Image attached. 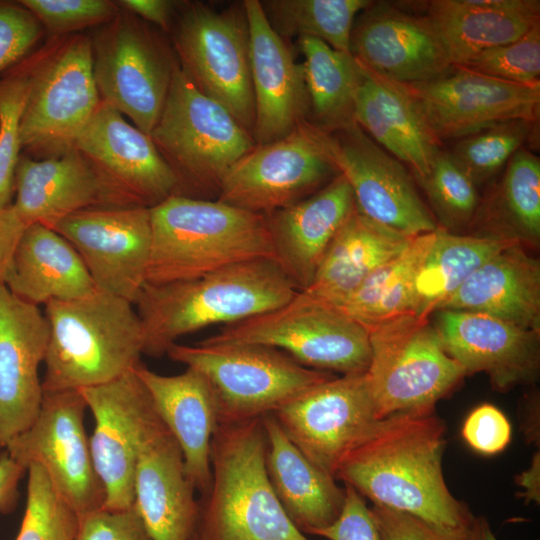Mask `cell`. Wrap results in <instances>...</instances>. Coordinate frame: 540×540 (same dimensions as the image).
Segmentation results:
<instances>
[{"instance_id":"56","label":"cell","mask_w":540,"mask_h":540,"mask_svg":"<svg viewBox=\"0 0 540 540\" xmlns=\"http://www.w3.org/2000/svg\"><path fill=\"white\" fill-rule=\"evenodd\" d=\"M192 540H197L196 536L194 535V537L192 538Z\"/></svg>"},{"instance_id":"47","label":"cell","mask_w":540,"mask_h":540,"mask_svg":"<svg viewBox=\"0 0 540 540\" xmlns=\"http://www.w3.org/2000/svg\"><path fill=\"white\" fill-rule=\"evenodd\" d=\"M370 511L382 540H478L477 517L467 527L450 529L382 505Z\"/></svg>"},{"instance_id":"35","label":"cell","mask_w":540,"mask_h":540,"mask_svg":"<svg viewBox=\"0 0 540 540\" xmlns=\"http://www.w3.org/2000/svg\"><path fill=\"white\" fill-rule=\"evenodd\" d=\"M516 242L493 235H456L437 228L415 275L412 313L429 317L480 266Z\"/></svg>"},{"instance_id":"29","label":"cell","mask_w":540,"mask_h":540,"mask_svg":"<svg viewBox=\"0 0 540 540\" xmlns=\"http://www.w3.org/2000/svg\"><path fill=\"white\" fill-rule=\"evenodd\" d=\"M361 70L354 100V121L379 146L408 165L415 180L424 178L441 150L440 142L401 84L363 66Z\"/></svg>"},{"instance_id":"22","label":"cell","mask_w":540,"mask_h":540,"mask_svg":"<svg viewBox=\"0 0 540 540\" xmlns=\"http://www.w3.org/2000/svg\"><path fill=\"white\" fill-rule=\"evenodd\" d=\"M49 337V322L39 307L0 282V448L29 428L40 411L39 367Z\"/></svg>"},{"instance_id":"17","label":"cell","mask_w":540,"mask_h":540,"mask_svg":"<svg viewBox=\"0 0 540 540\" xmlns=\"http://www.w3.org/2000/svg\"><path fill=\"white\" fill-rule=\"evenodd\" d=\"M79 391L95 422L89 444L94 468L105 491L104 507L131 508L140 450L164 423L134 369L112 381Z\"/></svg>"},{"instance_id":"37","label":"cell","mask_w":540,"mask_h":540,"mask_svg":"<svg viewBox=\"0 0 540 540\" xmlns=\"http://www.w3.org/2000/svg\"><path fill=\"white\" fill-rule=\"evenodd\" d=\"M305 84L317 126L332 130L352 121L360 64L350 52L338 51L313 37H299Z\"/></svg>"},{"instance_id":"4","label":"cell","mask_w":540,"mask_h":540,"mask_svg":"<svg viewBox=\"0 0 540 540\" xmlns=\"http://www.w3.org/2000/svg\"><path fill=\"white\" fill-rule=\"evenodd\" d=\"M266 450L261 418L218 424L211 440L210 489L198 501L197 540H309L272 489Z\"/></svg>"},{"instance_id":"31","label":"cell","mask_w":540,"mask_h":540,"mask_svg":"<svg viewBox=\"0 0 540 540\" xmlns=\"http://www.w3.org/2000/svg\"><path fill=\"white\" fill-rule=\"evenodd\" d=\"M261 419L267 439L266 470L272 489L292 524L303 534L314 535L338 518L345 489L298 450L272 413Z\"/></svg>"},{"instance_id":"55","label":"cell","mask_w":540,"mask_h":540,"mask_svg":"<svg viewBox=\"0 0 540 540\" xmlns=\"http://www.w3.org/2000/svg\"><path fill=\"white\" fill-rule=\"evenodd\" d=\"M477 532L478 540H497L485 518L477 517Z\"/></svg>"},{"instance_id":"20","label":"cell","mask_w":540,"mask_h":540,"mask_svg":"<svg viewBox=\"0 0 540 540\" xmlns=\"http://www.w3.org/2000/svg\"><path fill=\"white\" fill-rule=\"evenodd\" d=\"M52 229L77 251L96 289L134 305L146 283L150 209L90 207L66 216Z\"/></svg>"},{"instance_id":"5","label":"cell","mask_w":540,"mask_h":540,"mask_svg":"<svg viewBox=\"0 0 540 540\" xmlns=\"http://www.w3.org/2000/svg\"><path fill=\"white\" fill-rule=\"evenodd\" d=\"M50 337L44 360V392L81 390L134 369L144 354V331L133 304L96 289L45 305Z\"/></svg>"},{"instance_id":"48","label":"cell","mask_w":540,"mask_h":540,"mask_svg":"<svg viewBox=\"0 0 540 540\" xmlns=\"http://www.w3.org/2000/svg\"><path fill=\"white\" fill-rule=\"evenodd\" d=\"M76 540H152L134 505L128 509L101 508L80 517Z\"/></svg>"},{"instance_id":"25","label":"cell","mask_w":540,"mask_h":540,"mask_svg":"<svg viewBox=\"0 0 540 540\" xmlns=\"http://www.w3.org/2000/svg\"><path fill=\"white\" fill-rule=\"evenodd\" d=\"M180 446L165 425L142 445L134 480V507L152 540H192L199 503Z\"/></svg>"},{"instance_id":"49","label":"cell","mask_w":540,"mask_h":540,"mask_svg":"<svg viewBox=\"0 0 540 540\" xmlns=\"http://www.w3.org/2000/svg\"><path fill=\"white\" fill-rule=\"evenodd\" d=\"M511 425L505 414L492 404L473 409L464 421L462 436L478 453L494 455L509 444Z\"/></svg>"},{"instance_id":"53","label":"cell","mask_w":540,"mask_h":540,"mask_svg":"<svg viewBox=\"0 0 540 540\" xmlns=\"http://www.w3.org/2000/svg\"><path fill=\"white\" fill-rule=\"evenodd\" d=\"M26 469L16 463L6 451L0 455V512H12L19 498V483Z\"/></svg>"},{"instance_id":"44","label":"cell","mask_w":540,"mask_h":540,"mask_svg":"<svg viewBox=\"0 0 540 540\" xmlns=\"http://www.w3.org/2000/svg\"><path fill=\"white\" fill-rule=\"evenodd\" d=\"M456 66L503 81L540 85V23L522 38L484 50Z\"/></svg>"},{"instance_id":"21","label":"cell","mask_w":540,"mask_h":540,"mask_svg":"<svg viewBox=\"0 0 540 540\" xmlns=\"http://www.w3.org/2000/svg\"><path fill=\"white\" fill-rule=\"evenodd\" d=\"M350 53L370 72L399 84L431 80L452 66L428 17L388 2L372 1L357 16Z\"/></svg>"},{"instance_id":"30","label":"cell","mask_w":540,"mask_h":540,"mask_svg":"<svg viewBox=\"0 0 540 540\" xmlns=\"http://www.w3.org/2000/svg\"><path fill=\"white\" fill-rule=\"evenodd\" d=\"M98 206L105 207L101 184L76 147L43 160L21 153L12 207L25 226L39 223L52 229L66 216Z\"/></svg>"},{"instance_id":"23","label":"cell","mask_w":540,"mask_h":540,"mask_svg":"<svg viewBox=\"0 0 540 540\" xmlns=\"http://www.w3.org/2000/svg\"><path fill=\"white\" fill-rule=\"evenodd\" d=\"M443 347L467 374L484 372L495 390L534 382L540 365L539 331L469 311H435Z\"/></svg>"},{"instance_id":"6","label":"cell","mask_w":540,"mask_h":540,"mask_svg":"<svg viewBox=\"0 0 540 540\" xmlns=\"http://www.w3.org/2000/svg\"><path fill=\"white\" fill-rule=\"evenodd\" d=\"M88 34L47 39L32 53L20 123L22 153L36 160L69 152L100 103Z\"/></svg>"},{"instance_id":"8","label":"cell","mask_w":540,"mask_h":540,"mask_svg":"<svg viewBox=\"0 0 540 540\" xmlns=\"http://www.w3.org/2000/svg\"><path fill=\"white\" fill-rule=\"evenodd\" d=\"M150 137L186 196L218 193L230 168L255 146L252 135L223 105L201 93L179 63Z\"/></svg>"},{"instance_id":"1","label":"cell","mask_w":540,"mask_h":540,"mask_svg":"<svg viewBox=\"0 0 540 540\" xmlns=\"http://www.w3.org/2000/svg\"><path fill=\"white\" fill-rule=\"evenodd\" d=\"M445 429L434 411L383 418L345 456L335 479L373 504L443 528L467 527L475 516L452 495L443 476Z\"/></svg>"},{"instance_id":"34","label":"cell","mask_w":540,"mask_h":540,"mask_svg":"<svg viewBox=\"0 0 540 540\" xmlns=\"http://www.w3.org/2000/svg\"><path fill=\"white\" fill-rule=\"evenodd\" d=\"M414 237L372 221L355 207L333 238L311 284L302 292L335 306L403 251Z\"/></svg>"},{"instance_id":"40","label":"cell","mask_w":540,"mask_h":540,"mask_svg":"<svg viewBox=\"0 0 540 540\" xmlns=\"http://www.w3.org/2000/svg\"><path fill=\"white\" fill-rule=\"evenodd\" d=\"M536 122L513 120L458 139L448 153L477 184L494 176L530 138Z\"/></svg>"},{"instance_id":"3","label":"cell","mask_w":540,"mask_h":540,"mask_svg":"<svg viewBox=\"0 0 540 540\" xmlns=\"http://www.w3.org/2000/svg\"><path fill=\"white\" fill-rule=\"evenodd\" d=\"M150 219L148 284L189 280L254 259H276L266 215L177 194L150 208Z\"/></svg>"},{"instance_id":"10","label":"cell","mask_w":540,"mask_h":540,"mask_svg":"<svg viewBox=\"0 0 540 540\" xmlns=\"http://www.w3.org/2000/svg\"><path fill=\"white\" fill-rule=\"evenodd\" d=\"M200 342L264 345L305 367L343 375L366 372L371 359L364 326L302 291L284 305L225 325Z\"/></svg>"},{"instance_id":"50","label":"cell","mask_w":540,"mask_h":540,"mask_svg":"<svg viewBox=\"0 0 540 540\" xmlns=\"http://www.w3.org/2000/svg\"><path fill=\"white\" fill-rule=\"evenodd\" d=\"M345 501L338 518L314 535L329 540H382L364 497L345 484Z\"/></svg>"},{"instance_id":"16","label":"cell","mask_w":540,"mask_h":540,"mask_svg":"<svg viewBox=\"0 0 540 540\" xmlns=\"http://www.w3.org/2000/svg\"><path fill=\"white\" fill-rule=\"evenodd\" d=\"M272 415L298 450L333 478L345 456L379 421L366 372L316 384Z\"/></svg>"},{"instance_id":"11","label":"cell","mask_w":540,"mask_h":540,"mask_svg":"<svg viewBox=\"0 0 540 540\" xmlns=\"http://www.w3.org/2000/svg\"><path fill=\"white\" fill-rule=\"evenodd\" d=\"M88 35L100 99L150 135L178 64L175 52L147 22L121 7Z\"/></svg>"},{"instance_id":"12","label":"cell","mask_w":540,"mask_h":540,"mask_svg":"<svg viewBox=\"0 0 540 540\" xmlns=\"http://www.w3.org/2000/svg\"><path fill=\"white\" fill-rule=\"evenodd\" d=\"M179 9L171 31L180 68L252 135L255 102L245 12H216L201 3H180Z\"/></svg>"},{"instance_id":"2","label":"cell","mask_w":540,"mask_h":540,"mask_svg":"<svg viewBox=\"0 0 540 540\" xmlns=\"http://www.w3.org/2000/svg\"><path fill=\"white\" fill-rule=\"evenodd\" d=\"M297 292L271 258L237 263L184 281L145 283L134 303L144 331V354L161 357L182 336L271 311Z\"/></svg>"},{"instance_id":"14","label":"cell","mask_w":540,"mask_h":540,"mask_svg":"<svg viewBox=\"0 0 540 540\" xmlns=\"http://www.w3.org/2000/svg\"><path fill=\"white\" fill-rule=\"evenodd\" d=\"M86 409L79 390L44 392L34 422L4 448L26 470L31 464L41 466L80 517L105 504L85 430Z\"/></svg>"},{"instance_id":"19","label":"cell","mask_w":540,"mask_h":540,"mask_svg":"<svg viewBox=\"0 0 540 540\" xmlns=\"http://www.w3.org/2000/svg\"><path fill=\"white\" fill-rule=\"evenodd\" d=\"M329 156L348 181L355 207L365 217L417 236L438 228L408 170L355 122L326 130Z\"/></svg>"},{"instance_id":"27","label":"cell","mask_w":540,"mask_h":540,"mask_svg":"<svg viewBox=\"0 0 540 540\" xmlns=\"http://www.w3.org/2000/svg\"><path fill=\"white\" fill-rule=\"evenodd\" d=\"M134 371L144 384L162 422L181 448L188 478L201 496L211 485L210 449L218 426L216 403L205 377L187 367L161 375L142 362Z\"/></svg>"},{"instance_id":"38","label":"cell","mask_w":540,"mask_h":540,"mask_svg":"<svg viewBox=\"0 0 540 540\" xmlns=\"http://www.w3.org/2000/svg\"><path fill=\"white\" fill-rule=\"evenodd\" d=\"M499 237L536 245L540 239V159L519 149L507 163L505 174L489 208Z\"/></svg>"},{"instance_id":"24","label":"cell","mask_w":540,"mask_h":540,"mask_svg":"<svg viewBox=\"0 0 540 540\" xmlns=\"http://www.w3.org/2000/svg\"><path fill=\"white\" fill-rule=\"evenodd\" d=\"M250 44L255 102V145L277 141L306 120L310 101L302 65L296 64L282 37L272 28L261 2L243 4Z\"/></svg>"},{"instance_id":"36","label":"cell","mask_w":540,"mask_h":540,"mask_svg":"<svg viewBox=\"0 0 540 540\" xmlns=\"http://www.w3.org/2000/svg\"><path fill=\"white\" fill-rule=\"evenodd\" d=\"M434 235L435 230L415 236L403 251L377 268L333 307L367 330L386 320L412 313L415 275Z\"/></svg>"},{"instance_id":"54","label":"cell","mask_w":540,"mask_h":540,"mask_svg":"<svg viewBox=\"0 0 540 540\" xmlns=\"http://www.w3.org/2000/svg\"><path fill=\"white\" fill-rule=\"evenodd\" d=\"M539 453L535 454L531 466L522 472L517 478V482L522 486L525 491L522 496L526 502L535 501L540 502L539 492V474H540V460Z\"/></svg>"},{"instance_id":"52","label":"cell","mask_w":540,"mask_h":540,"mask_svg":"<svg viewBox=\"0 0 540 540\" xmlns=\"http://www.w3.org/2000/svg\"><path fill=\"white\" fill-rule=\"evenodd\" d=\"M24 228L12 206L0 209V282L4 283L8 275L15 247Z\"/></svg>"},{"instance_id":"13","label":"cell","mask_w":540,"mask_h":540,"mask_svg":"<svg viewBox=\"0 0 540 540\" xmlns=\"http://www.w3.org/2000/svg\"><path fill=\"white\" fill-rule=\"evenodd\" d=\"M338 174L325 130L304 120L285 137L255 145L240 158L223 178L217 201L268 216L310 196Z\"/></svg>"},{"instance_id":"32","label":"cell","mask_w":540,"mask_h":540,"mask_svg":"<svg viewBox=\"0 0 540 540\" xmlns=\"http://www.w3.org/2000/svg\"><path fill=\"white\" fill-rule=\"evenodd\" d=\"M424 6L452 65L514 42L540 23L538 0H432Z\"/></svg>"},{"instance_id":"51","label":"cell","mask_w":540,"mask_h":540,"mask_svg":"<svg viewBox=\"0 0 540 540\" xmlns=\"http://www.w3.org/2000/svg\"><path fill=\"white\" fill-rule=\"evenodd\" d=\"M116 3L122 9L159 27L164 32L171 31L173 18L180 4L169 0H118Z\"/></svg>"},{"instance_id":"33","label":"cell","mask_w":540,"mask_h":540,"mask_svg":"<svg viewBox=\"0 0 540 540\" xmlns=\"http://www.w3.org/2000/svg\"><path fill=\"white\" fill-rule=\"evenodd\" d=\"M4 284L14 295L37 306L82 298L96 290L74 247L39 223L25 226Z\"/></svg>"},{"instance_id":"45","label":"cell","mask_w":540,"mask_h":540,"mask_svg":"<svg viewBox=\"0 0 540 540\" xmlns=\"http://www.w3.org/2000/svg\"><path fill=\"white\" fill-rule=\"evenodd\" d=\"M43 26L46 40L97 28L120 10L111 0H19Z\"/></svg>"},{"instance_id":"18","label":"cell","mask_w":540,"mask_h":540,"mask_svg":"<svg viewBox=\"0 0 540 540\" xmlns=\"http://www.w3.org/2000/svg\"><path fill=\"white\" fill-rule=\"evenodd\" d=\"M401 85L440 143L508 121L539 118L540 85L503 81L461 66L452 65L428 81Z\"/></svg>"},{"instance_id":"39","label":"cell","mask_w":540,"mask_h":540,"mask_svg":"<svg viewBox=\"0 0 540 540\" xmlns=\"http://www.w3.org/2000/svg\"><path fill=\"white\" fill-rule=\"evenodd\" d=\"M369 0H267L261 2L272 28L282 36L317 38L350 52L351 32Z\"/></svg>"},{"instance_id":"28","label":"cell","mask_w":540,"mask_h":540,"mask_svg":"<svg viewBox=\"0 0 540 540\" xmlns=\"http://www.w3.org/2000/svg\"><path fill=\"white\" fill-rule=\"evenodd\" d=\"M442 309L483 313L539 331L540 263L521 243L511 244L480 266Z\"/></svg>"},{"instance_id":"43","label":"cell","mask_w":540,"mask_h":540,"mask_svg":"<svg viewBox=\"0 0 540 540\" xmlns=\"http://www.w3.org/2000/svg\"><path fill=\"white\" fill-rule=\"evenodd\" d=\"M416 181L444 226L460 227L472 220L479 207L476 184L448 152L440 150L428 175Z\"/></svg>"},{"instance_id":"26","label":"cell","mask_w":540,"mask_h":540,"mask_svg":"<svg viewBox=\"0 0 540 540\" xmlns=\"http://www.w3.org/2000/svg\"><path fill=\"white\" fill-rule=\"evenodd\" d=\"M355 209L352 189L340 173L310 196L268 218L276 260L305 290L336 233Z\"/></svg>"},{"instance_id":"9","label":"cell","mask_w":540,"mask_h":540,"mask_svg":"<svg viewBox=\"0 0 540 540\" xmlns=\"http://www.w3.org/2000/svg\"><path fill=\"white\" fill-rule=\"evenodd\" d=\"M366 371L376 417L431 412L466 375L428 317L406 313L368 329Z\"/></svg>"},{"instance_id":"46","label":"cell","mask_w":540,"mask_h":540,"mask_svg":"<svg viewBox=\"0 0 540 540\" xmlns=\"http://www.w3.org/2000/svg\"><path fill=\"white\" fill-rule=\"evenodd\" d=\"M46 41L43 26L19 0H0V75Z\"/></svg>"},{"instance_id":"7","label":"cell","mask_w":540,"mask_h":540,"mask_svg":"<svg viewBox=\"0 0 540 540\" xmlns=\"http://www.w3.org/2000/svg\"><path fill=\"white\" fill-rule=\"evenodd\" d=\"M166 354L205 377L215 399L218 424L261 418L335 377L305 367L281 350L257 344L174 343Z\"/></svg>"},{"instance_id":"42","label":"cell","mask_w":540,"mask_h":540,"mask_svg":"<svg viewBox=\"0 0 540 540\" xmlns=\"http://www.w3.org/2000/svg\"><path fill=\"white\" fill-rule=\"evenodd\" d=\"M32 54L0 75V209L12 206L22 153L20 123L30 87Z\"/></svg>"},{"instance_id":"41","label":"cell","mask_w":540,"mask_h":540,"mask_svg":"<svg viewBox=\"0 0 540 540\" xmlns=\"http://www.w3.org/2000/svg\"><path fill=\"white\" fill-rule=\"evenodd\" d=\"M27 499L16 540H76L80 515L60 495L44 469L27 467Z\"/></svg>"},{"instance_id":"15","label":"cell","mask_w":540,"mask_h":540,"mask_svg":"<svg viewBox=\"0 0 540 540\" xmlns=\"http://www.w3.org/2000/svg\"><path fill=\"white\" fill-rule=\"evenodd\" d=\"M75 147L97 175L105 207L150 209L180 195L178 179L150 135L103 100Z\"/></svg>"}]
</instances>
